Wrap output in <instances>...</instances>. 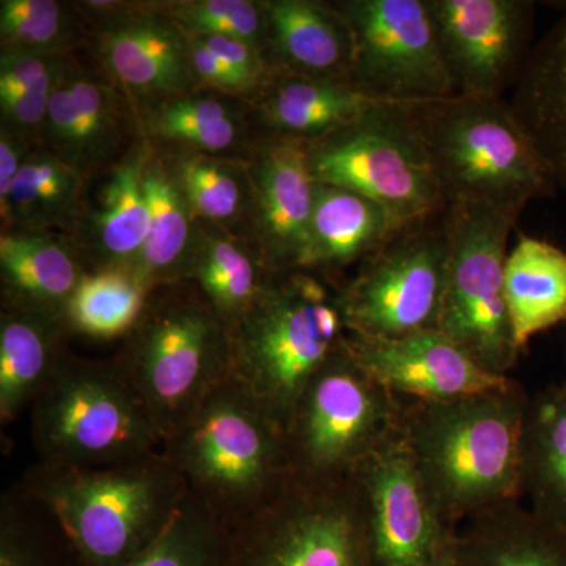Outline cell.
Listing matches in <instances>:
<instances>
[{
    "mask_svg": "<svg viewBox=\"0 0 566 566\" xmlns=\"http://www.w3.org/2000/svg\"><path fill=\"white\" fill-rule=\"evenodd\" d=\"M156 286L117 359L163 446L233 374L232 342L196 283Z\"/></svg>",
    "mask_w": 566,
    "mask_h": 566,
    "instance_id": "6",
    "label": "cell"
},
{
    "mask_svg": "<svg viewBox=\"0 0 566 566\" xmlns=\"http://www.w3.org/2000/svg\"><path fill=\"white\" fill-rule=\"evenodd\" d=\"M54 91L21 92L0 95V111L7 132L21 136L36 128H44L51 95Z\"/></svg>",
    "mask_w": 566,
    "mask_h": 566,
    "instance_id": "41",
    "label": "cell"
},
{
    "mask_svg": "<svg viewBox=\"0 0 566 566\" xmlns=\"http://www.w3.org/2000/svg\"><path fill=\"white\" fill-rule=\"evenodd\" d=\"M441 221L447 260L438 331L490 374L510 376L523 353L504 296L506 243L517 218L453 203Z\"/></svg>",
    "mask_w": 566,
    "mask_h": 566,
    "instance_id": "9",
    "label": "cell"
},
{
    "mask_svg": "<svg viewBox=\"0 0 566 566\" xmlns=\"http://www.w3.org/2000/svg\"><path fill=\"white\" fill-rule=\"evenodd\" d=\"M345 340L308 381L294 408L286 430L294 474L353 475L401 431L406 401L371 378Z\"/></svg>",
    "mask_w": 566,
    "mask_h": 566,
    "instance_id": "11",
    "label": "cell"
},
{
    "mask_svg": "<svg viewBox=\"0 0 566 566\" xmlns=\"http://www.w3.org/2000/svg\"><path fill=\"white\" fill-rule=\"evenodd\" d=\"M145 158L115 167L99 192L93 229L106 268L134 271L150 233V207L144 185Z\"/></svg>",
    "mask_w": 566,
    "mask_h": 566,
    "instance_id": "30",
    "label": "cell"
},
{
    "mask_svg": "<svg viewBox=\"0 0 566 566\" xmlns=\"http://www.w3.org/2000/svg\"><path fill=\"white\" fill-rule=\"evenodd\" d=\"M378 566H431L458 527L447 526L403 431L375 450L354 472Z\"/></svg>",
    "mask_w": 566,
    "mask_h": 566,
    "instance_id": "15",
    "label": "cell"
},
{
    "mask_svg": "<svg viewBox=\"0 0 566 566\" xmlns=\"http://www.w3.org/2000/svg\"><path fill=\"white\" fill-rule=\"evenodd\" d=\"M175 20L196 36H226L262 52L270 43L263 3L249 0H197L175 7Z\"/></svg>",
    "mask_w": 566,
    "mask_h": 566,
    "instance_id": "37",
    "label": "cell"
},
{
    "mask_svg": "<svg viewBox=\"0 0 566 566\" xmlns=\"http://www.w3.org/2000/svg\"><path fill=\"white\" fill-rule=\"evenodd\" d=\"M189 59H191L193 76L207 82L211 87L227 92H243L253 88L229 63L223 62L197 36L189 40Z\"/></svg>",
    "mask_w": 566,
    "mask_h": 566,
    "instance_id": "42",
    "label": "cell"
},
{
    "mask_svg": "<svg viewBox=\"0 0 566 566\" xmlns=\"http://www.w3.org/2000/svg\"><path fill=\"white\" fill-rule=\"evenodd\" d=\"M28 156L22 137L2 132V139H0V207L2 210Z\"/></svg>",
    "mask_w": 566,
    "mask_h": 566,
    "instance_id": "44",
    "label": "cell"
},
{
    "mask_svg": "<svg viewBox=\"0 0 566 566\" xmlns=\"http://www.w3.org/2000/svg\"><path fill=\"white\" fill-rule=\"evenodd\" d=\"M565 365H566V344H565ZM565 385H566V379H565Z\"/></svg>",
    "mask_w": 566,
    "mask_h": 566,
    "instance_id": "46",
    "label": "cell"
},
{
    "mask_svg": "<svg viewBox=\"0 0 566 566\" xmlns=\"http://www.w3.org/2000/svg\"><path fill=\"white\" fill-rule=\"evenodd\" d=\"M229 334L234 378L286 434L305 386L348 333L338 289L286 271L270 274Z\"/></svg>",
    "mask_w": 566,
    "mask_h": 566,
    "instance_id": "5",
    "label": "cell"
},
{
    "mask_svg": "<svg viewBox=\"0 0 566 566\" xmlns=\"http://www.w3.org/2000/svg\"><path fill=\"white\" fill-rule=\"evenodd\" d=\"M196 497L227 531L281 493L294 469L285 431L233 374L163 446Z\"/></svg>",
    "mask_w": 566,
    "mask_h": 566,
    "instance_id": "3",
    "label": "cell"
},
{
    "mask_svg": "<svg viewBox=\"0 0 566 566\" xmlns=\"http://www.w3.org/2000/svg\"><path fill=\"white\" fill-rule=\"evenodd\" d=\"M458 96L501 99L515 88L534 36L531 0H427Z\"/></svg>",
    "mask_w": 566,
    "mask_h": 566,
    "instance_id": "14",
    "label": "cell"
},
{
    "mask_svg": "<svg viewBox=\"0 0 566 566\" xmlns=\"http://www.w3.org/2000/svg\"><path fill=\"white\" fill-rule=\"evenodd\" d=\"M509 103L545 156L558 189L566 192V3L553 28L532 48Z\"/></svg>",
    "mask_w": 566,
    "mask_h": 566,
    "instance_id": "22",
    "label": "cell"
},
{
    "mask_svg": "<svg viewBox=\"0 0 566 566\" xmlns=\"http://www.w3.org/2000/svg\"><path fill=\"white\" fill-rule=\"evenodd\" d=\"M81 192L80 170L52 153H32L11 188L2 218L39 233L70 221Z\"/></svg>",
    "mask_w": 566,
    "mask_h": 566,
    "instance_id": "32",
    "label": "cell"
},
{
    "mask_svg": "<svg viewBox=\"0 0 566 566\" xmlns=\"http://www.w3.org/2000/svg\"><path fill=\"white\" fill-rule=\"evenodd\" d=\"M365 371L406 401H447L504 386L512 376L490 374L439 331L400 338L346 334Z\"/></svg>",
    "mask_w": 566,
    "mask_h": 566,
    "instance_id": "16",
    "label": "cell"
},
{
    "mask_svg": "<svg viewBox=\"0 0 566 566\" xmlns=\"http://www.w3.org/2000/svg\"><path fill=\"white\" fill-rule=\"evenodd\" d=\"M504 296L516 345L566 324V252L539 238L520 234L506 253Z\"/></svg>",
    "mask_w": 566,
    "mask_h": 566,
    "instance_id": "25",
    "label": "cell"
},
{
    "mask_svg": "<svg viewBox=\"0 0 566 566\" xmlns=\"http://www.w3.org/2000/svg\"><path fill=\"white\" fill-rule=\"evenodd\" d=\"M406 401V400H405ZM531 395L516 379L447 401H406L403 438L447 526L521 501Z\"/></svg>",
    "mask_w": 566,
    "mask_h": 566,
    "instance_id": "1",
    "label": "cell"
},
{
    "mask_svg": "<svg viewBox=\"0 0 566 566\" xmlns=\"http://www.w3.org/2000/svg\"><path fill=\"white\" fill-rule=\"evenodd\" d=\"M65 74L54 54L7 51L0 62V95L54 91Z\"/></svg>",
    "mask_w": 566,
    "mask_h": 566,
    "instance_id": "39",
    "label": "cell"
},
{
    "mask_svg": "<svg viewBox=\"0 0 566 566\" xmlns=\"http://www.w3.org/2000/svg\"><path fill=\"white\" fill-rule=\"evenodd\" d=\"M229 531L191 493L169 526L125 566H226Z\"/></svg>",
    "mask_w": 566,
    "mask_h": 566,
    "instance_id": "34",
    "label": "cell"
},
{
    "mask_svg": "<svg viewBox=\"0 0 566 566\" xmlns=\"http://www.w3.org/2000/svg\"><path fill=\"white\" fill-rule=\"evenodd\" d=\"M0 271L6 308L62 318L85 277L69 248L55 238L36 232L2 234Z\"/></svg>",
    "mask_w": 566,
    "mask_h": 566,
    "instance_id": "24",
    "label": "cell"
},
{
    "mask_svg": "<svg viewBox=\"0 0 566 566\" xmlns=\"http://www.w3.org/2000/svg\"><path fill=\"white\" fill-rule=\"evenodd\" d=\"M436 219L406 227L338 289L346 333L400 338L438 331L447 244L442 221Z\"/></svg>",
    "mask_w": 566,
    "mask_h": 566,
    "instance_id": "12",
    "label": "cell"
},
{
    "mask_svg": "<svg viewBox=\"0 0 566 566\" xmlns=\"http://www.w3.org/2000/svg\"><path fill=\"white\" fill-rule=\"evenodd\" d=\"M102 57L115 80L142 93L188 88L192 66L180 25L158 13L125 18L103 33Z\"/></svg>",
    "mask_w": 566,
    "mask_h": 566,
    "instance_id": "20",
    "label": "cell"
},
{
    "mask_svg": "<svg viewBox=\"0 0 566 566\" xmlns=\"http://www.w3.org/2000/svg\"><path fill=\"white\" fill-rule=\"evenodd\" d=\"M453 553L455 566H566V528L506 502L465 520Z\"/></svg>",
    "mask_w": 566,
    "mask_h": 566,
    "instance_id": "21",
    "label": "cell"
},
{
    "mask_svg": "<svg viewBox=\"0 0 566 566\" xmlns=\"http://www.w3.org/2000/svg\"><path fill=\"white\" fill-rule=\"evenodd\" d=\"M268 35L285 71L346 82L352 77V28L335 6L312 0L263 3Z\"/></svg>",
    "mask_w": 566,
    "mask_h": 566,
    "instance_id": "19",
    "label": "cell"
},
{
    "mask_svg": "<svg viewBox=\"0 0 566 566\" xmlns=\"http://www.w3.org/2000/svg\"><path fill=\"white\" fill-rule=\"evenodd\" d=\"M385 103L346 82L283 71L268 91L263 109L274 136L311 144L352 125Z\"/></svg>",
    "mask_w": 566,
    "mask_h": 566,
    "instance_id": "26",
    "label": "cell"
},
{
    "mask_svg": "<svg viewBox=\"0 0 566 566\" xmlns=\"http://www.w3.org/2000/svg\"><path fill=\"white\" fill-rule=\"evenodd\" d=\"M29 495L61 527L81 566H125L166 531L189 490L163 450L107 468L36 464Z\"/></svg>",
    "mask_w": 566,
    "mask_h": 566,
    "instance_id": "2",
    "label": "cell"
},
{
    "mask_svg": "<svg viewBox=\"0 0 566 566\" xmlns=\"http://www.w3.org/2000/svg\"><path fill=\"white\" fill-rule=\"evenodd\" d=\"M31 434L40 464L51 468H107L163 450L117 365L70 353L31 406Z\"/></svg>",
    "mask_w": 566,
    "mask_h": 566,
    "instance_id": "7",
    "label": "cell"
},
{
    "mask_svg": "<svg viewBox=\"0 0 566 566\" xmlns=\"http://www.w3.org/2000/svg\"><path fill=\"white\" fill-rule=\"evenodd\" d=\"M11 505L3 506L0 526V566H46L32 531Z\"/></svg>",
    "mask_w": 566,
    "mask_h": 566,
    "instance_id": "40",
    "label": "cell"
},
{
    "mask_svg": "<svg viewBox=\"0 0 566 566\" xmlns=\"http://www.w3.org/2000/svg\"><path fill=\"white\" fill-rule=\"evenodd\" d=\"M270 274L263 263H256L232 241L203 237L193 252L188 281L196 283L230 333L262 292Z\"/></svg>",
    "mask_w": 566,
    "mask_h": 566,
    "instance_id": "31",
    "label": "cell"
},
{
    "mask_svg": "<svg viewBox=\"0 0 566 566\" xmlns=\"http://www.w3.org/2000/svg\"><path fill=\"white\" fill-rule=\"evenodd\" d=\"M118 120L120 102L111 88L93 77L65 74L52 92L44 133L82 174L109 155Z\"/></svg>",
    "mask_w": 566,
    "mask_h": 566,
    "instance_id": "28",
    "label": "cell"
},
{
    "mask_svg": "<svg viewBox=\"0 0 566 566\" xmlns=\"http://www.w3.org/2000/svg\"><path fill=\"white\" fill-rule=\"evenodd\" d=\"M65 11L54 0H2L0 33L7 51L54 54L65 36Z\"/></svg>",
    "mask_w": 566,
    "mask_h": 566,
    "instance_id": "38",
    "label": "cell"
},
{
    "mask_svg": "<svg viewBox=\"0 0 566 566\" xmlns=\"http://www.w3.org/2000/svg\"><path fill=\"white\" fill-rule=\"evenodd\" d=\"M251 185L264 266L271 273L297 271L315 203L307 144L279 136L268 140L253 164Z\"/></svg>",
    "mask_w": 566,
    "mask_h": 566,
    "instance_id": "17",
    "label": "cell"
},
{
    "mask_svg": "<svg viewBox=\"0 0 566 566\" xmlns=\"http://www.w3.org/2000/svg\"><path fill=\"white\" fill-rule=\"evenodd\" d=\"M226 566H378L356 476L294 474L270 504L229 528Z\"/></svg>",
    "mask_w": 566,
    "mask_h": 566,
    "instance_id": "8",
    "label": "cell"
},
{
    "mask_svg": "<svg viewBox=\"0 0 566 566\" xmlns=\"http://www.w3.org/2000/svg\"><path fill=\"white\" fill-rule=\"evenodd\" d=\"M455 532L449 536V539H447L444 546L441 547L438 557L434 558L433 565L431 566H455V553H453V538H455Z\"/></svg>",
    "mask_w": 566,
    "mask_h": 566,
    "instance_id": "45",
    "label": "cell"
},
{
    "mask_svg": "<svg viewBox=\"0 0 566 566\" xmlns=\"http://www.w3.org/2000/svg\"><path fill=\"white\" fill-rule=\"evenodd\" d=\"M177 180L193 214L208 221H232L243 208V181L232 164L192 155L180 164Z\"/></svg>",
    "mask_w": 566,
    "mask_h": 566,
    "instance_id": "36",
    "label": "cell"
},
{
    "mask_svg": "<svg viewBox=\"0 0 566 566\" xmlns=\"http://www.w3.org/2000/svg\"><path fill=\"white\" fill-rule=\"evenodd\" d=\"M307 155L316 182L367 197L406 227L446 211L408 104H379L352 125L307 144Z\"/></svg>",
    "mask_w": 566,
    "mask_h": 566,
    "instance_id": "10",
    "label": "cell"
},
{
    "mask_svg": "<svg viewBox=\"0 0 566 566\" xmlns=\"http://www.w3.org/2000/svg\"><path fill=\"white\" fill-rule=\"evenodd\" d=\"M71 333L62 316L3 308L0 318V420L13 422L48 385Z\"/></svg>",
    "mask_w": 566,
    "mask_h": 566,
    "instance_id": "23",
    "label": "cell"
},
{
    "mask_svg": "<svg viewBox=\"0 0 566 566\" xmlns=\"http://www.w3.org/2000/svg\"><path fill=\"white\" fill-rule=\"evenodd\" d=\"M403 223L359 193L316 182L314 212L297 271L335 273L381 249Z\"/></svg>",
    "mask_w": 566,
    "mask_h": 566,
    "instance_id": "18",
    "label": "cell"
},
{
    "mask_svg": "<svg viewBox=\"0 0 566 566\" xmlns=\"http://www.w3.org/2000/svg\"><path fill=\"white\" fill-rule=\"evenodd\" d=\"M521 491L531 510L566 528V385L531 397L521 441Z\"/></svg>",
    "mask_w": 566,
    "mask_h": 566,
    "instance_id": "27",
    "label": "cell"
},
{
    "mask_svg": "<svg viewBox=\"0 0 566 566\" xmlns=\"http://www.w3.org/2000/svg\"><path fill=\"white\" fill-rule=\"evenodd\" d=\"M210 48L216 55L229 63L240 76H243L252 87L262 81L264 63L260 51L244 41L226 39V36H197Z\"/></svg>",
    "mask_w": 566,
    "mask_h": 566,
    "instance_id": "43",
    "label": "cell"
},
{
    "mask_svg": "<svg viewBox=\"0 0 566 566\" xmlns=\"http://www.w3.org/2000/svg\"><path fill=\"white\" fill-rule=\"evenodd\" d=\"M150 126L156 136L203 153L229 150L240 134L229 107L203 96L163 103L151 115Z\"/></svg>",
    "mask_w": 566,
    "mask_h": 566,
    "instance_id": "35",
    "label": "cell"
},
{
    "mask_svg": "<svg viewBox=\"0 0 566 566\" xmlns=\"http://www.w3.org/2000/svg\"><path fill=\"white\" fill-rule=\"evenodd\" d=\"M408 112L447 207L476 205L520 219L532 200L556 193L549 164L504 98L453 96L408 104Z\"/></svg>",
    "mask_w": 566,
    "mask_h": 566,
    "instance_id": "4",
    "label": "cell"
},
{
    "mask_svg": "<svg viewBox=\"0 0 566 566\" xmlns=\"http://www.w3.org/2000/svg\"><path fill=\"white\" fill-rule=\"evenodd\" d=\"M352 28L349 85L379 102L417 104L458 96L427 0L334 3Z\"/></svg>",
    "mask_w": 566,
    "mask_h": 566,
    "instance_id": "13",
    "label": "cell"
},
{
    "mask_svg": "<svg viewBox=\"0 0 566 566\" xmlns=\"http://www.w3.org/2000/svg\"><path fill=\"white\" fill-rule=\"evenodd\" d=\"M151 290L128 270L103 268L85 274L66 307L71 333L92 338L128 335L136 326Z\"/></svg>",
    "mask_w": 566,
    "mask_h": 566,
    "instance_id": "33",
    "label": "cell"
},
{
    "mask_svg": "<svg viewBox=\"0 0 566 566\" xmlns=\"http://www.w3.org/2000/svg\"><path fill=\"white\" fill-rule=\"evenodd\" d=\"M144 185L150 207V233L133 273L148 289L188 281L192 210L180 182L156 159H145Z\"/></svg>",
    "mask_w": 566,
    "mask_h": 566,
    "instance_id": "29",
    "label": "cell"
}]
</instances>
